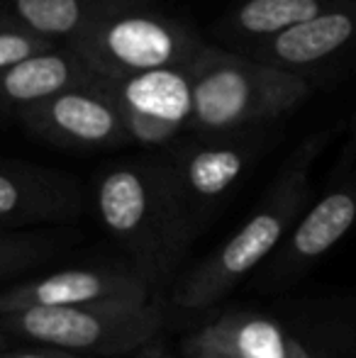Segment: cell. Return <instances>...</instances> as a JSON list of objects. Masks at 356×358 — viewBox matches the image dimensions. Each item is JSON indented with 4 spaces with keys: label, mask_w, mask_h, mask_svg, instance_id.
<instances>
[{
    "label": "cell",
    "mask_w": 356,
    "mask_h": 358,
    "mask_svg": "<svg viewBox=\"0 0 356 358\" xmlns=\"http://www.w3.org/2000/svg\"><path fill=\"white\" fill-rule=\"evenodd\" d=\"M93 203L103 229L154 280L171 271L195 234L171 161H120L95 176Z\"/></svg>",
    "instance_id": "cell-1"
},
{
    "label": "cell",
    "mask_w": 356,
    "mask_h": 358,
    "mask_svg": "<svg viewBox=\"0 0 356 358\" xmlns=\"http://www.w3.org/2000/svg\"><path fill=\"white\" fill-rule=\"evenodd\" d=\"M325 144L327 132L313 134L293 151L262 205L178 285L173 297L176 305L185 310H203L215 305L280 244L308 198L310 171Z\"/></svg>",
    "instance_id": "cell-2"
},
{
    "label": "cell",
    "mask_w": 356,
    "mask_h": 358,
    "mask_svg": "<svg viewBox=\"0 0 356 358\" xmlns=\"http://www.w3.org/2000/svg\"><path fill=\"white\" fill-rule=\"evenodd\" d=\"M195 137L244 132L293 113L310 98L308 78L269 66L252 57L205 44L193 64Z\"/></svg>",
    "instance_id": "cell-3"
},
{
    "label": "cell",
    "mask_w": 356,
    "mask_h": 358,
    "mask_svg": "<svg viewBox=\"0 0 356 358\" xmlns=\"http://www.w3.org/2000/svg\"><path fill=\"white\" fill-rule=\"evenodd\" d=\"M205 44L183 20L137 3L105 13L66 47L90 73L100 78H127L159 69L188 66Z\"/></svg>",
    "instance_id": "cell-4"
},
{
    "label": "cell",
    "mask_w": 356,
    "mask_h": 358,
    "mask_svg": "<svg viewBox=\"0 0 356 358\" xmlns=\"http://www.w3.org/2000/svg\"><path fill=\"white\" fill-rule=\"evenodd\" d=\"M0 327L20 339L66 354H137L162 329V310L149 302L88 307H29L0 315Z\"/></svg>",
    "instance_id": "cell-5"
},
{
    "label": "cell",
    "mask_w": 356,
    "mask_h": 358,
    "mask_svg": "<svg viewBox=\"0 0 356 358\" xmlns=\"http://www.w3.org/2000/svg\"><path fill=\"white\" fill-rule=\"evenodd\" d=\"M100 83L122 115L129 142L162 146L185 129L190 132L195 105L190 64L127 78H100Z\"/></svg>",
    "instance_id": "cell-6"
},
{
    "label": "cell",
    "mask_w": 356,
    "mask_h": 358,
    "mask_svg": "<svg viewBox=\"0 0 356 358\" xmlns=\"http://www.w3.org/2000/svg\"><path fill=\"white\" fill-rule=\"evenodd\" d=\"M17 117L32 137L62 149L100 151L132 144L98 76L22 110Z\"/></svg>",
    "instance_id": "cell-7"
},
{
    "label": "cell",
    "mask_w": 356,
    "mask_h": 358,
    "mask_svg": "<svg viewBox=\"0 0 356 358\" xmlns=\"http://www.w3.org/2000/svg\"><path fill=\"white\" fill-rule=\"evenodd\" d=\"M262 149L259 127L244 132L198 137L171 159L180 195L195 222L208 217L242 180Z\"/></svg>",
    "instance_id": "cell-8"
},
{
    "label": "cell",
    "mask_w": 356,
    "mask_h": 358,
    "mask_svg": "<svg viewBox=\"0 0 356 358\" xmlns=\"http://www.w3.org/2000/svg\"><path fill=\"white\" fill-rule=\"evenodd\" d=\"M149 280L137 271L64 268L0 292V315L29 307H88L149 302Z\"/></svg>",
    "instance_id": "cell-9"
},
{
    "label": "cell",
    "mask_w": 356,
    "mask_h": 358,
    "mask_svg": "<svg viewBox=\"0 0 356 358\" xmlns=\"http://www.w3.org/2000/svg\"><path fill=\"white\" fill-rule=\"evenodd\" d=\"M347 54H356V0H344L318 17L247 49L244 57L308 78L305 73Z\"/></svg>",
    "instance_id": "cell-10"
},
{
    "label": "cell",
    "mask_w": 356,
    "mask_h": 358,
    "mask_svg": "<svg viewBox=\"0 0 356 358\" xmlns=\"http://www.w3.org/2000/svg\"><path fill=\"white\" fill-rule=\"evenodd\" d=\"M83 195L66 173L0 161V229L78 215Z\"/></svg>",
    "instance_id": "cell-11"
},
{
    "label": "cell",
    "mask_w": 356,
    "mask_h": 358,
    "mask_svg": "<svg viewBox=\"0 0 356 358\" xmlns=\"http://www.w3.org/2000/svg\"><path fill=\"white\" fill-rule=\"evenodd\" d=\"M93 76L69 47L47 49L0 71V110L20 115L73 85L86 83Z\"/></svg>",
    "instance_id": "cell-12"
},
{
    "label": "cell",
    "mask_w": 356,
    "mask_h": 358,
    "mask_svg": "<svg viewBox=\"0 0 356 358\" xmlns=\"http://www.w3.org/2000/svg\"><path fill=\"white\" fill-rule=\"evenodd\" d=\"M344 0H244L215 22V34L244 54L257 44L273 39Z\"/></svg>",
    "instance_id": "cell-13"
},
{
    "label": "cell",
    "mask_w": 356,
    "mask_h": 358,
    "mask_svg": "<svg viewBox=\"0 0 356 358\" xmlns=\"http://www.w3.org/2000/svg\"><path fill=\"white\" fill-rule=\"evenodd\" d=\"M188 341L225 358H288L290 336L271 317L229 312L205 324Z\"/></svg>",
    "instance_id": "cell-14"
},
{
    "label": "cell",
    "mask_w": 356,
    "mask_h": 358,
    "mask_svg": "<svg viewBox=\"0 0 356 358\" xmlns=\"http://www.w3.org/2000/svg\"><path fill=\"white\" fill-rule=\"evenodd\" d=\"M356 224V178L329 190L305 213L288 239L285 261L300 266L325 256Z\"/></svg>",
    "instance_id": "cell-15"
},
{
    "label": "cell",
    "mask_w": 356,
    "mask_h": 358,
    "mask_svg": "<svg viewBox=\"0 0 356 358\" xmlns=\"http://www.w3.org/2000/svg\"><path fill=\"white\" fill-rule=\"evenodd\" d=\"M147 0H8L10 22L47 42H71L105 13Z\"/></svg>",
    "instance_id": "cell-16"
},
{
    "label": "cell",
    "mask_w": 356,
    "mask_h": 358,
    "mask_svg": "<svg viewBox=\"0 0 356 358\" xmlns=\"http://www.w3.org/2000/svg\"><path fill=\"white\" fill-rule=\"evenodd\" d=\"M57 44L47 42V39L37 37V34L27 32L20 24L10 22V20H0V71L15 66L22 59H29L34 54H42L47 49H54Z\"/></svg>",
    "instance_id": "cell-17"
},
{
    "label": "cell",
    "mask_w": 356,
    "mask_h": 358,
    "mask_svg": "<svg viewBox=\"0 0 356 358\" xmlns=\"http://www.w3.org/2000/svg\"><path fill=\"white\" fill-rule=\"evenodd\" d=\"M39 256H42L39 236L0 234V275L15 273V271L39 261Z\"/></svg>",
    "instance_id": "cell-18"
},
{
    "label": "cell",
    "mask_w": 356,
    "mask_h": 358,
    "mask_svg": "<svg viewBox=\"0 0 356 358\" xmlns=\"http://www.w3.org/2000/svg\"><path fill=\"white\" fill-rule=\"evenodd\" d=\"M0 358H78L66 351L52 349V346H37V349H17V351H0Z\"/></svg>",
    "instance_id": "cell-19"
},
{
    "label": "cell",
    "mask_w": 356,
    "mask_h": 358,
    "mask_svg": "<svg viewBox=\"0 0 356 358\" xmlns=\"http://www.w3.org/2000/svg\"><path fill=\"white\" fill-rule=\"evenodd\" d=\"M132 358H173L171 354H169L164 346H159V344H149V346H144V349H139L137 354H134Z\"/></svg>",
    "instance_id": "cell-20"
},
{
    "label": "cell",
    "mask_w": 356,
    "mask_h": 358,
    "mask_svg": "<svg viewBox=\"0 0 356 358\" xmlns=\"http://www.w3.org/2000/svg\"><path fill=\"white\" fill-rule=\"evenodd\" d=\"M185 358H225V356L203 349V346H195V344H190V341H188V344H185Z\"/></svg>",
    "instance_id": "cell-21"
},
{
    "label": "cell",
    "mask_w": 356,
    "mask_h": 358,
    "mask_svg": "<svg viewBox=\"0 0 356 358\" xmlns=\"http://www.w3.org/2000/svg\"><path fill=\"white\" fill-rule=\"evenodd\" d=\"M288 358H313L308 354V349H305L303 344H300L298 339H293L290 336V344H288Z\"/></svg>",
    "instance_id": "cell-22"
},
{
    "label": "cell",
    "mask_w": 356,
    "mask_h": 358,
    "mask_svg": "<svg viewBox=\"0 0 356 358\" xmlns=\"http://www.w3.org/2000/svg\"><path fill=\"white\" fill-rule=\"evenodd\" d=\"M3 346H5V336L0 334V351H3Z\"/></svg>",
    "instance_id": "cell-23"
}]
</instances>
